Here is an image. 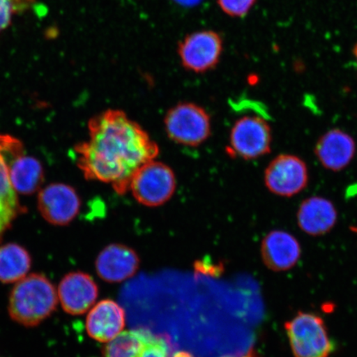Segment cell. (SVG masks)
Wrapping results in <instances>:
<instances>
[{
    "instance_id": "cell-1",
    "label": "cell",
    "mask_w": 357,
    "mask_h": 357,
    "mask_svg": "<svg viewBox=\"0 0 357 357\" xmlns=\"http://www.w3.org/2000/svg\"><path fill=\"white\" fill-rule=\"evenodd\" d=\"M89 140L75 146L77 164L87 180L129 191L135 173L159 155V147L122 110L109 109L89 120Z\"/></svg>"
},
{
    "instance_id": "cell-2",
    "label": "cell",
    "mask_w": 357,
    "mask_h": 357,
    "mask_svg": "<svg viewBox=\"0 0 357 357\" xmlns=\"http://www.w3.org/2000/svg\"><path fill=\"white\" fill-rule=\"evenodd\" d=\"M56 289L43 274L25 276L13 288L8 310L15 322L33 328L42 324L56 310Z\"/></svg>"
},
{
    "instance_id": "cell-3",
    "label": "cell",
    "mask_w": 357,
    "mask_h": 357,
    "mask_svg": "<svg viewBox=\"0 0 357 357\" xmlns=\"http://www.w3.org/2000/svg\"><path fill=\"white\" fill-rule=\"evenodd\" d=\"M294 357H329L334 344L321 317L298 312L284 324Z\"/></svg>"
},
{
    "instance_id": "cell-4",
    "label": "cell",
    "mask_w": 357,
    "mask_h": 357,
    "mask_svg": "<svg viewBox=\"0 0 357 357\" xmlns=\"http://www.w3.org/2000/svg\"><path fill=\"white\" fill-rule=\"evenodd\" d=\"M167 135L178 144L197 146L211 134L207 111L193 102H180L167 112L165 118Z\"/></svg>"
},
{
    "instance_id": "cell-5",
    "label": "cell",
    "mask_w": 357,
    "mask_h": 357,
    "mask_svg": "<svg viewBox=\"0 0 357 357\" xmlns=\"http://www.w3.org/2000/svg\"><path fill=\"white\" fill-rule=\"evenodd\" d=\"M176 188V176L172 169L153 160L135 173L129 191L138 203L147 207H158L172 197Z\"/></svg>"
},
{
    "instance_id": "cell-6",
    "label": "cell",
    "mask_w": 357,
    "mask_h": 357,
    "mask_svg": "<svg viewBox=\"0 0 357 357\" xmlns=\"http://www.w3.org/2000/svg\"><path fill=\"white\" fill-rule=\"evenodd\" d=\"M271 142L269 123L257 116H245L236 120L231 128L227 151L231 158L257 159L270 153Z\"/></svg>"
},
{
    "instance_id": "cell-7",
    "label": "cell",
    "mask_w": 357,
    "mask_h": 357,
    "mask_svg": "<svg viewBox=\"0 0 357 357\" xmlns=\"http://www.w3.org/2000/svg\"><path fill=\"white\" fill-rule=\"evenodd\" d=\"M222 49L220 34L212 30H203L187 35L178 43V53L184 68L200 74L215 68Z\"/></svg>"
},
{
    "instance_id": "cell-8",
    "label": "cell",
    "mask_w": 357,
    "mask_h": 357,
    "mask_svg": "<svg viewBox=\"0 0 357 357\" xmlns=\"http://www.w3.org/2000/svg\"><path fill=\"white\" fill-rule=\"evenodd\" d=\"M309 171L296 155L282 154L272 160L265 172V184L271 193L281 197H292L305 190Z\"/></svg>"
},
{
    "instance_id": "cell-9",
    "label": "cell",
    "mask_w": 357,
    "mask_h": 357,
    "mask_svg": "<svg viewBox=\"0 0 357 357\" xmlns=\"http://www.w3.org/2000/svg\"><path fill=\"white\" fill-rule=\"evenodd\" d=\"M167 339L139 328L123 332L108 342L102 357H169Z\"/></svg>"
},
{
    "instance_id": "cell-10",
    "label": "cell",
    "mask_w": 357,
    "mask_h": 357,
    "mask_svg": "<svg viewBox=\"0 0 357 357\" xmlns=\"http://www.w3.org/2000/svg\"><path fill=\"white\" fill-rule=\"evenodd\" d=\"M38 204L45 220L53 225L66 226L78 215L80 199L73 187L57 183L39 192Z\"/></svg>"
},
{
    "instance_id": "cell-11",
    "label": "cell",
    "mask_w": 357,
    "mask_h": 357,
    "mask_svg": "<svg viewBox=\"0 0 357 357\" xmlns=\"http://www.w3.org/2000/svg\"><path fill=\"white\" fill-rule=\"evenodd\" d=\"M57 294L67 314L82 315L95 305L99 289L91 275L80 271L70 272L61 280Z\"/></svg>"
},
{
    "instance_id": "cell-12",
    "label": "cell",
    "mask_w": 357,
    "mask_h": 357,
    "mask_svg": "<svg viewBox=\"0 0 357 357\" xmlns=\"http://www.w3.org/2000/svg\"><path fill=\"white\" fill-rule=\"evenodd\" d=\"M140 266V259L131 248L111 244L102 250L96 261L98 275L108 283H119L132 278Z\"/></svg>"
},
{
    "instance_id": "cell-13",
    "label": "cell",
    "mask_w": 357,
    "mask_h": 357,
    "mask_svg": "<svg viewBox=\"0 0 357 357\" xmlns=\"http://www.w3.org/2000/svg\"><path fill=\"white\" fill-rule=\"evenodd\" d=\"M261 252L263 262L270 270L287 271L300 260L301 247L296 236L288 231L275 230L263 239Z\"/></svg>"
},
{
    "instance_id": "cell-14",
    "label": "cell",
    "mask_w": 357,
    "mask_h": 357,
    "mask_svg": "<svg viewBox=\"0 0 357 357\" xmlns=\"http://www.w3.org/2000/svg\"><path fill=\"white\" fill-rule=\"evenodd\" d=\"M356 151L354 138L340 129H332L326 132L315 146V154L320 163L326 169L335 172L349 166Z\"/></svg>"
},
{
    "instance_id": "cell-15",
    "label": "cell",
    "mask_w": 357,
    "mask_h": 357,
    "mask_svg": "<svg viewBox=\"0 0 357 357\" xmlns=\"http://www.w3.org/2000/svg\"><path fill=\"white\" fill-rule=\"evenodd\" d=\"M124 327V310L111 300L98 303L87 316V333L98 342L108 343L114 340L122 333Z\"/></svg>"
},
{
    "instance_id": "cell-16",
    "label": "cell",
    "mask_w": 357,
    "mask_h": 357,
    "mask_svg": "<svg viewBox=\"0 0 357 357\" xmlns=\"http://www.w3.org/2000/svg\"><path fill=\"white\" fill-rule=\"evenodd\" d=\"M337 221V211L332 201L319 197L303 200L298 209L297 222L300 229L311 236L329 233Z\"/></svg>"
},
{
    "instance_id": "cell-17",
    "label": "cell",
    "mask_w": 357,
    "mask_h": 357,
    "mask_svg": "<svg viewBox=\"0 0 357 357\" xmlns=\"http://www.w3.org/2000/svg\"><path fill=\"white\" fill-rule=\"evenodd\" d=\"M8 176L13 189L22 195L35 193L44 181L42 164L38 160L24 155L8 165Z\"/></svg>"
},
{
    "instance_id": "cell-18",
    "label": "cell",
    "mask_w": 357,
    "mask_h": 357,
    "mask_svg": "<svg viewBox=\"0 0 357 357\" xmlns=\"http://www.w3.org/2000/svg\"><path fill=\"white\" fill-rule=\"evenodd\" d=\"M32 258L16 243L0 245V282L13 284L24 279L31 269Z\"/></svg>"
},
{
    "instance_id": "cell-19",
    "label": "cell",
    "mask_w": 357,
    "mask_h": 357,
    "mask_svg": "<svg viewBox=\"0 0 357 357\" xmlns=\"http://www.w3.org/2000/svg\"><path fill=\"white\" fill-rule=\"evenodd\" d=\"M24 212L8 176V163L0 160V242L13 221Z\"/></svg>"
},
{
    "instance_id": "cell-20",
    "label": "cell",
    "mask_w": 357,
    "mask_h": 357,
    "mask_svg": "<svg viewBox=\"0 0 357 357\" xmlns=\"http://www.w3.org/2000/svg\"><path fill=\"white\" fill-rule=\"evenodd\" d=\"M36 0H0V32L11 24L13 17L33 7Z\"/></svg>"
},
{
    "instance_id": "cell-21",
    "label": "cell",
    "mask_w": 357,
    "mask_h": 357,
    "mask_svg": "<svg viewBox=\"0 0 357 357\" xmlns=\"http://www.w3.org/2000/svg\"><path fill=\"white\" fill-rule=\"evenodd\" d=\"M22 155H24V146L19 139L6 134H0V160H6L10 165Z\"/></svg>"
},
{
    "instance_id": "cell-22",
    "label": "cell",
    "mask_w": 357,
    "mask_h": 357,
    "mask_svg": "<svg viewBox=\"0 0 357 357\" xmlns=\"http://www.w3.org/2000/svg\"><path fill=\"white\" fill-rule=\"evenodd\" d=\"M256 0H218V6L226 15L243 17L252 10Z\"/></svg>"
},
{
    "instance_id": "cell-23",
    "label": "cell",
    "mask_w": 357,
    "mask_h": 357,
    "mask_svg": "<svg viewBox=\"0 0 357 357\" xmlns=\"http://www.w3.org/2000/svg\"><path fill=\"white\" fill-rule=\"evenodd\" d=\"M195 268L196 271L204 275H209L212 276H218L222 273L223 266L213 264L206 260L198 261L195 263Z\"/></svg>"
},
{
    "instance_id": "cell-24",
    "label": "cell",
    "mask_w": 357,
    "mask_h": 357,
    "mask_svg": "<svg viewBox=\"0 0 357 357\" xmlns=\"http://www.w3.org/2000/svg\"><path fill=\"white\" fill-rule=\"evenodd\" d=\"M176 2L180 3L181 6L191 7L195 6L196 4H198L201 0H175Z\"/></svg>"
},
{
    "instance_id": "cell-25",
    "label": "cell",
    "mask_w": 357,
    "mask_h": 357,
    "mask_svg": "<svg viewBox=\"0 0 357 357\" xmlns=\"http://www.w3.org/2000/svg\"><path fill=\"white\" fill-rule=\"evenodd\" d=\"M174 357H193L189 352L187 351H178L174 356Z\"/></svg>"
},
{
    "instance_id": "cell-26",
    "label": "cell",
    "mask_w": 357,
    "mask_h": 357,
    "mask_svg": "<svg viewBox=\"0 0 357 357\" xmlns=\"http://www.w3.org/2000/svg\"><path fill=\"white\" fill-rule=\"evenodd\" d=\"M244 357H256L255 354H253V352H250V354H248L247 356H244Z\"/></svg>"
},
{
    "instance_id": "cell-27",
    "label": "cell",
    "mask_w": 357,
    "mask_h": 357,
    "mask_svg": "<svg viewBox=\"0 0 357 357\" xmlns=\"http://www.w3.org/2000/svg\"><path fill=\"white\" fill-rule=\"evenodd\" d=\"M354 56H355L356 59V61H357V45H356V46L354 47Z\"/></svg>"
}]
</instances>
